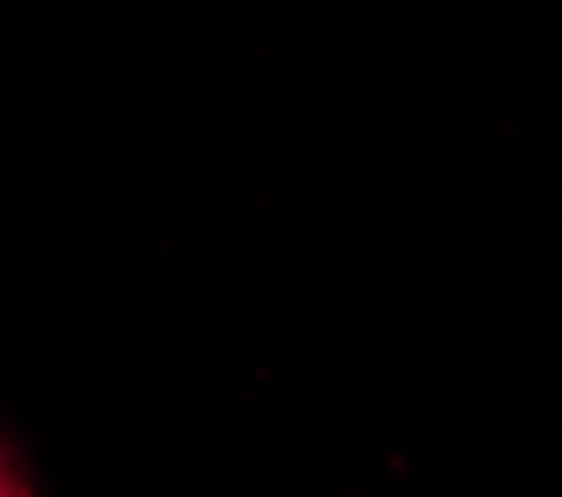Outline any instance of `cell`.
Wrapping results in <instances>:
<instances>
[{
  "mask_svg": "<svg viewBox=\"0 0 562 497\" xmlns=\"http://www.w3.org/2000/svg\"><path fill=\"white\" fill-rule=\"evenodd\" d=\"M0 497H30V492H24V479L12 474V462H7V456H0Z\"/></svg>",
  "mask_w": 562,
  "mask_h": 497,
  "instance_id": "obj_1",
  "label": "cell"
}]
</instances>
